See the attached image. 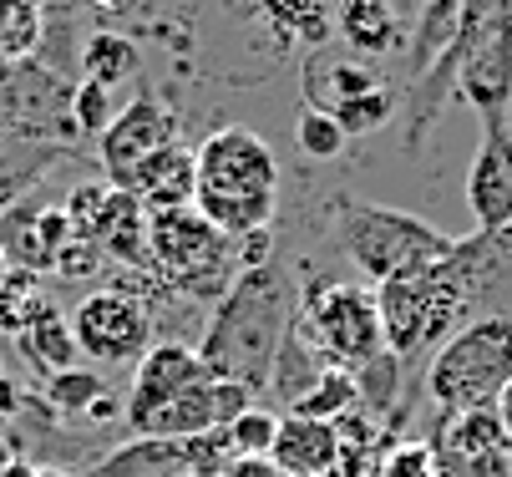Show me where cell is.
<instances>
[{"label": "cell", "instance_id": "8992f818", "mask_svg": "<svg viewBox=\"0 0 512 477\" xmlns=\"http://www.w3.org/2000/svg\"><path fill=\"white\" fill-rule=\"evenodd\" d=\"M148 259L178 295L203 305H218L239 280V239L218 234L193 203L148 214Z\"/></svg>", "mask_w": 512, "mask_h": 477}, {"label": "cell", "instance_id": "1f68e13d", "mask_svg": "<svg viewBox=\"0 0 512 477\" xmlns=\"http://www.w3.org/2000/svg\"><path fill=\"white\" fill-rule=\"evenodd\" d=\"M218 477H284V467H274V457H234Z\"/></svg>", "mask_w": 512, "mask_h": 477}, {"label": "cell", "instance_id": "3957f363", "mask_svg": "<svg viewBox=\"0 0 512 477\" xmlns=\"http://www.w3.org/2000/svg\"><path fill=\"white\" fill-rule=\"evenodd\" d=\"M330 214H335L340 249L350 254V264L371 285H386L396 275H411V269L436 264V259H447L457 249V239L442 234L436 224H426V219H416L406 209H386V203H371V198L335 193L330 198Z\"/></svg>", "mask_w": 512, "mask_h": 477}, {"label": "cell", "instance_id": "484cf974", "mask_svg": "<svg viewBox=\"0 0 512 477\" xmlns=\"http://www.w3.org/2000/svg\"><path fill=\"white\" fill-rule=\"evenodd\" d=\"M295 143H300V153L315 158V163H335V158H345V148H350L345 127H340L330 112H320V107H300V117H295Z\"/></svg>", "mask_w": 512, "mask_h": 477}, {"label": "cell", "instance_id": "d4e9b609", "mask_svg": "<svg viewBox=\"0 0 512 477\" xmlns=\"http://www.w3.org/2000/svg\"><path fill=\"white\" fill-rule=\"evenodd\" d=\"M46 396H51V406H56V412H66V417H87L92 406L107 396V381H102L97 371L66 366V371L46 376Z\"/></svg>", "mask_w": 512, "mask_h": 477}, {"label": "cell", "instance_id": "74e56055", "mask_svg": "<svg viewBox=\"0 0 512 477\" xmlns=\"http://www.w3.org/2000/svg\"><path fill=\"white\" fill-rule=\"evenodd\" d=\"M11 275V259H6V249H0V280H6Z\"/></svg>", "mask_w": 512, "mask_h": 477}, {"label": "cell", "instance_id": "f1b7e54d", "mask_svg": "<svg viewBox=\"0 0 512 477\" xmlns=\"http://www.w3.org/2000/svg\"><path fill=\"white\" fill-rule=\"evenodd\" d=\"M112 87H102V82H77L71 87V122H77V132L82 138H102V132L112 127Z\"/></svg>", "mask_w": 512, "mask_h": 477}, {"label": "cell", "instance_id": "83f0119b", "mask_svg": "<svg viewBox=\"0 0 512 477\" xmlns=\"http://www.w3.org/2000/svg\"><path fill=\"white\" fill-rule=\"evenodd\" d=\"M41 295H36V275L31 269H11L6 280H0V335H21L26 320L36 315Z\"/></svg>", "mask_w": 512, "mask_h": 477}, {"label": "cell", "instance_id": "d6986e66", "mask_svg": "<svg viewBox=\"0 0 512 477\" xmlns=\"http://www.w3.org/2000/svg\"><path fill=\"white\" fill-rule=\"evenodd\" d=\"M132 193L148 203V214H158V209H183V203H193V153H188L183 143L163 148L148 168L137 173Z\"/></svg>", "mask_w": 512, "mask_h": 477}, {"label": "cell", "instance_id": "52a82bcc", "mask_svg": "<svg viewBox=\"0 0 512 477\" xmlns=\"http://www.w3.org/2000/svg\"><path fill=\"white\" fill-rule=\"evenodd\" d=\"M300 330L310 335V346L325 356V366L360 376L365 366H376L391 346L381 330V305L371 285L350 280H315L305 285L300 300Z\"/></svg>", "mask_w": 512, "mask_h": 477}, {"label": "cell", "instance_id": "4fadbf2b", "mask_svg": "<svg viewBox=\"0 0 512 477\" xmlns=\"http://www.w3.org/2000/svg\"><path fill=\"white\" fill-rule=\"evenodd\" d=\"M467 209L477 229L512 224V127L507 122H482V143L467 168Z\"/></svg>", "mask_w": 512, "mask_h": 477}, {"label": "cell", "instance_id": "7c38bea8", "mask_svg": "<svg viewBox=\"0 0 512 477\" xmlns=\"http://www.w3.org/2000/svg\"><path fill=\"white\" fill-rule=\"evenodd\" d=\"M452 269L467 295L472 320H512V224L472 229L452 249Z\"/></svg>", "mask_w": 512, "mask_h": 477}, {"label": "cell", "instance_id": "7a4b0ae2", "mask_svg": "<svg viewBox=\"0 0 512 477\" xmlns=\"http://www.w3.org/2000/svg\"><path fill=\"white\" fill-rule=\"evenodd\" d=\"M193 209L229 239L274 224L279 163L254 127H218L193 148Z\"/></svg>", "mask_w": 512, "mask_h": 477}, {"label": "cell", "instance_id": "9c48e42d", "mask_svg": "<svg viewBox=\"0 0 512 477\" xmlns=\"http://www.w3.org/2000/svg\"><path fill=\"white\" fill-rule=\"evenodd\" d=\"M198 381H208L198 346H188V340H153L148 356L132 366V386H127V401H122V417H127L132 437H148V427Z\"/></svg>", "mask_w": 512, "mask_h": 477}, {"label": "cell", "instance_id": "9a60e30c", "mask_svg": "<svg viewBox=\"0 0 512 477\" xmlns=\"http://www.w3.org/2000/svg\"><path fill=\"white\" fill-rule=\"evenodd\" d=\"M269 457H274V467H284V477H330L340 467V427L320 422V417L284 412Z\"/></svg>", "mask_w": 512, "mask_h": 477}, {"label": "cell", "instance_id": "44dd1931", "mask_svg": "<svg viewBox=\"0 0 512 477\" xmlns=\"http://www.w3.org/2000/svg\"><path fill=\"white\" fill-rule=\"evenodd\" d=\"M457 31H462V0H421V16L411 21V41H406L411 77L426 72V66L457 41Z\"/></svg>", "mask_w": 512, "mask_h": 477}, {"label": "cell", "instance_id": "30bf717a", "mask_svg": "<svg viewBox=\"0 0 512 477\" xmlns=\"http://www.w3.org/2000/svg\"><path fill=\"white\" fill-rule=\"evenodd\" d=\"M173 143H178V112L158 97H137L97 138V158H102V173L112 188H132L137 173Z\"/></svg>", "mask_w": 512, "mask_h": 477}, {"label": "cell", "instance_id": "d590c367", "mask_svg": "<svg viewBox=\"0 0 512 477\" xmlns=\"http://www.w3.org/2000/svg\"><path fill=\"white\" fill-rule=\"evenodd\" d=\"M11 462H16V442H11L6 432H0V477L11 472Z\"/></svg>", "mask_w": 512, "mask_h": 477}, {"label": "cell", "instance_id": "ac0fdd59", "mask_svg": "<svg viewBox=\"0 0 512 477\" xmlns=\"http://www.w3.org/2000/svg\"><path fill=\"white\" fill-rule=\"evenodd\" d=\"M16 340H21L26 361H31L41 376H56V371H66L71 361L82 356V351H77V335H71V320H66L51 300L36 305V315L26 320V330H21Z\"/></svg>", "mask_w": 512, "mask_h": 477}, {"label": "cell", "instance_id": "5bb4252c", "mask_svg": "<svg viewBox=\"0 0 512 477\" xmlns=\"http://www.w3.org/2000/svg\"><path fill=\"white\" fill-rule=\"evenodd\" d=\"M82 239H92L102 249V259H117L127 269H153L148 259V203H142L132 188H112L102 193L92 224L82 229Z\"/></svg>", "mask_w": 512, "mask_h": 477}, {"label": "cell", "instance_id": "4dcf8cb0", "mask_svg": "<svg viewBox=\"0 0 512 477\" xmlns=\"http://www.w3.org/2000/svg\"><path fill=\"white\" fill-rule=\"evenodd\" d=\"M381 477H442V462H436L431 442H401L381 457Z\"/></svg>", "mask_w": 512, "mask_h": 477}, {"label": "cell", "instance_id": "ffe728a7", "mask_svg": "<svg viewBox=\"0 0 512 477\" xmlns=\"http://www.w3.org/2000/svg\"><path fill=\"white\" fill-rule=\"evenodd\" d=\"M259 11H264L269 31L279 36V46L320 51L325 36L335 31V6L330 0H259Z\"/></svg>", "mask_w": 512, "mask_h": 477}, {"label": "cell", "instance_id": "f546056e", "mask_svg": "<svg viewBox=\"0 0 512 477\" xmlns=\"http://www.w3.org/2000/svg\"><path fill=\"white\" fill-rule=\"evenodd\" d=\"M279 417H284V412H269V406L254 401L239 422H229V442H234V452H239V457H269L274 432H279Z\"/></svg>", "mask_w": 512, "mask_h": 477}, {"label": "cell", "instance_id": "4316f807", "mask_svg": "<svg viewBox=\"0 0 512 477\" xmlns=\"http://www.w3.org/2000/svg\"><path fill=\"white\" fill-rule=\"evenodd\" d=\"M41 31H46L41 6H36V0H16L11 16L0 21V61H26L41 46Z\"/></svg>", "mask_w": 512, "mask_h": 477}, {"label": "cell", "instance_id": "277c9868", "mask_svg": "<svg viewBox=\"0 0 512 477\" xmlns=\"http://www.w3.org/2000/svg\"><path fill=\"white\" fill-rule=\"evenodd\" d=\"M371 290H376V305H381L386 346L401 361H431V351L442 346V340H452L462 325H472L452 254L411 269V275H396L386 285H371Z\"/></svg>", "mask_w": 512, "mask_h": 477}, {"label": "cell", "instance_id": "5b68a950", "mask_svg": "<svg viewBox=\"0 0 512 477\" xmlns=\"http://www.w3.org/2000/svg\"><path fill=\"white\" fill-rule=\"evenodd\" d=\"M512 381V320H472L431 351L421 391L442 417L497 406Z\"/></svg>", "mask_w": 512, "mask_h": 477}, {"label": "cell", "instance_id": "e575fe53", "mask_svg": "<svg viewBox=\"0 0 512 477\" xmlns=\"http://www.w3.org/2000/svg\"><path fill=\"white\" fill-rule=\"evenodd\" d=\"M16 406H21V396H16V386H11L6 376H0V417H11V412H16Z\"/></svg>", "mask_w": 512, "mask_h": 477}, {"label": "cell", "instance_id": "e0dca14e", "mask_svg": "<svg viewBox=\"0 0 512 477\" xmlns=\"http://www.w3.org/2000/svg\"><path fill=\"white\" fill-rule=\"evenodd\" d=\"M188 472V452L183 442H163V437H127L122 447L102 452L97 462H87L71 477H178Z\"/></svg>", "mask_w": 512, "mask_h": 477}, {"label": "cell", "instance_id": "8fae6325", "mask_svg": "<svg viewBox=\"0 0 512 477\" xmlns=\"http://www.w3.org/2000/svg\"><path fill=\"white\" fill-rule=\"evenodd\" d=\"M431 452L442 462V477H512V437L492 406L442 417L431 432Z\"/></svg>", "mask_w": 512, "mask_h": 477}, {"label": "cell", "instance_id": "cb8c5ba5", "mask_svg": "<svg viewBox=\"0 0 512 477\" xmlns=\"http://www.w3.org/2000/svg\"><path fill=\"white\" fill-rule=\"evenodd\" d=\"M350 406H360V386H355L350 371H335L330 366L295 406H289V412H295V417H320V422H340Z\"/></svg>", "mask_w": 512, "mask_h": 477}, {"label": "cell", "instance_id": "f35d334b", "mask_svg": "<svg viewBox=\"0 0 512 477\" xmlns=\"http://www.w3.org/2000/svg\"><path fill=\"white\" fill-rule=\"evenodd\" d=\"M11 6H16V0H0V21H6V16H11Z\"/></svg>", "mask_w": 512, "mask_h": 477}, {"label": "cell", "instance_id": "603a6c76", "mask_svg": "<svg viewBox=\"0 0 512 477\" xmlns=\"http://www.w3.org/2000/svg\"><path fill=\"white\" fill-rule=\"evenodd\" d=\"M330 117L345 127V138H371V132H381L391 117H396V97L391 87H371V92H355V97H340L330 107Z\"/></svg>", "mask_w": 512, "mask_h": 477}, {"label": "cell", "instance_id": "ba28073f", "mask_svg": "<svg viewBox=\"0 0 512 477\" xmlns=\"http://www.w3.org/2000/svg\"><path fill=\"white\" fill-rule=\"evenodd\" d=\"M71 335L97 366H137L153 346V315L127 290H92L71 310Z\"/></svg>", "mask_w": 512, "mask_h": 477}, {"label": "cell", "instance_id": "2e32d148", "mask_svg": "<svg viewBox=\"0 0 512 477\" xmlns=\"http://www.w3.org/2000/svg\"><path fill=\"white\" fill-rule=\"evenodd\" d=\"M335 36L355 56H386L411 41V26L396 16L391 0H340L335 6Z\"/></svg>", "mask_w": 512, "mask_h": 477}, {"label": "cell", "instance_id": "8d00e7d4", "mask_svg": "<svg viewBox=\"0 0 512 477\" xmlns=\"http://www.w3.org/2000/svg\"><path fill=\"white\" fill-rule=\"evenodd\" d=\"M92 6H97V11H107V16H122V11L132 6V0H92Z\"/></svg>", "mask_w": 512, "mask_h": 477}, {"label": "cell", "instance_id": "7402d4cb", "mask_svg": "<svg viewBox=\"0 0 512 477\" xmlns=\"http://www.w3.org/2000/svg\"><path fill=\"white\" fill-rule=\"evenodd\" d=\"M142 72V51L127 41V36H117V31H97V36H87V46H82V77L87 82H102V87H122V82H132Z\"/></svg>", "mask_w": 512, "mask_h": 477}, {"label": "cell", "instance_id": "d6a6232c", "mask_svg": "<svg viewBox=\"0 0 512 477\" xmlns=\"http://www.w3.org/2000/svg\"><path fill=\"white\" fill-rule=\"evenodd\" d=\"M6 477H71V472H61V467H46V462H26V457H16Z\"/></svg>", "mask_w": 512, "mask_h": 477}, {"label": "cell", "instance_id": "6da1fadb", "mask_svg": "<svg viewBox=\"0 0 512 477\" xmlns=\"http://www.w3.org/2000/svg\"><path fill=\"white\" fill-rule=\"evenodd\" d=\"M300 300H305V285L289 264L269 259V264L239 269V280L213 305L203 340H198V356H203L208 376L239 381L254 396L269 391L274 361L300 325Z\"/></svg>", "mask_w": 512, "mask_h": 477}, {"label": "cell", "instance_id": "836d02e7", "mask_svg": "<svg viewBox=\"0 0 512 477\" xmlns=\"http://www.w3.org/2000/svg\"><path fill=\"white\" fill-rule=\"evenodd\" d=\"M492 412H497V422H502V427H507V437H512V381L502 386V396H497Z\"/></svg>", "mask_w": 512, "mask_h": 477}]
</instances>
